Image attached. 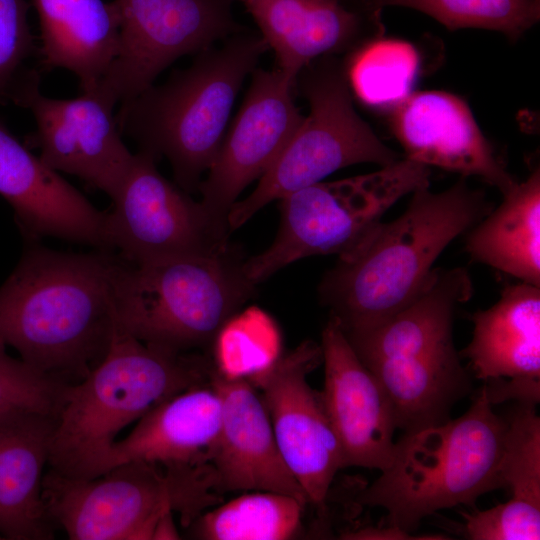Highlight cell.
I'll list each match as a JSON object with an SVG mask.
<instances>
[{
    "mask_svg": "<svg viewBox=\"0 0 540 540\" xmlns=\"http://www.w3.org/2000/svg\"><path fill=\"white\" fill-rule=\"evenodd\" d=\"M390 113L391 129L405 158L480 177L503 196L517 186L460 97L444 91L416 92Z\"/></svg>",
    "mask_w": 540,
    "mask_h": 540,
    "instance_id": "cell-20",
    "label": "cell"
},
{
    "mask_svg": "<svg viewBox=\"0 0 540 540\" xmlns=\"http://www.w3.org/2000/svg\"><path fill=\"white\" fill-rule=\"evenodd\" d=\"M472 295L466 268L434 269L417 296L392 317L344 333L386 393L403 433L445 423L453 406L471 392L452 329L457 305Z\"/></svg>",
    "mask_w": 540,
    "mask_h": 540,
    "instance_id": "cell-3",
    "label": "cell"
},
{
    "mask_svg": "<svg viewBox=\"0 0 540 540\" xmlns=\"http://www.w3.org/2000/svg\"><path fill=\"white\" fill-rule=\"evenodd\" d=\"M421 11L449 30L481 28L518 40L540 19V0H378Z\"/></svg>",
    "mask_w": 540,
    "mask_h": 540,
    "instance_id": "cell-28",
    "label": "cell"
},
{
    "mask_svg": "<svg viewBox=\"0 0 540 540\" xmlns=\"http://www.w3.org/2000/svg\"><path fill=\"white\" fill-rule=\"evenodd\" d=\"M320 345L324 363L320 394L341 446L344 468L383 471L392 459L397 429L391 403L330 316Z\"/></svg>",
    "mask_w": 540,
    "mask_h": 540,
    "instance_id": "cell-19",
    "label": "cell"
},
{
    "mask_svg": "<svg viewBox=\"0 0 540 540\" xmlns=\"http://www.w3.org/2000/svg\"><path fill=\"white\" fill-rule=\"evenodd\" d=\"M296 92L309 102L310 113L254 191L233 204L227 216L230 231L268 203L338 169L365 162L383 167L399 160L354 109L345 57L323 56L310 62L296 78Z\"/></svg>",
    "mask_w": 540,
    "mask_h": 540,
    "instance_id": "cell-10",
    "label": "cell"
},
{
    "mask_svg": "<svg viewBox=\"0 0 540 540\" xmlns=\"http://www.w3.org/2000/svg\"><path fill=\"white\" fill-rule=\"evenodd\" d=\"M152 154L138 151L106 214L107 250L142 263L230 248V230L215 222L200 201L164 178Z\"/></svg>",
    "mask_w": 540,
    "mask_h": 540,
    "instance_id": "cell-11",
    "label": "cell"
},
{
    "mask_svg": "<svg viewBox=\"0 0 540 540\" xmlns=\"http://www.w3.org/2000/svg\"><path fill=\"white\" fill-rule=\"evenodd\" d=\"M268 49L260 33L244 29L221 48L198 53L190 67L121 104L120 131L140 151L165 156L182 190H198L218 153L236 95Z\"/></svg>",
    "mask_w": 540,
    "mask_h": 540,
    "instance_id": "cell-6",
    "label": "cell"
},
{
    "mask_svg": "<svg viewBox=\"0 0 540 540\" xmlns=\"http://www.w3.org/2000/svg\"><path fill=\"white\" fill-rule=\"evenodd\" d=\"M180 535L173 522V512L169 511L159 519L152 539H180Z\"/></svg>",
    "mask_w": 540,
    "mask_h": 540,
    "instance_id": "cell-34",
    "label": "cell"
},
{
    "mask_svg": "<svg viewBox=\"0 0 540 540\" xmlns=\"http://www.w3.org/2000/svg\"><path fill=\"white\" fill-rule=\"evenodd\" d=\"M428 166L404 158L380 170L332 182H317L281 198L273 243L244 260L254 285L308 256L352 255L371 236L384 213L419 187L429 186Z\"/></svg>",
    "mask_w": 540,
    "mask_h": 540,
    "instance_id": "cell-9",
    "label": "cell"
},
{
    "mask_svg": "<svg viewBox=\"0 0 540 540\" xmlns=\"http://www.w3.org/2000/svg\"><path fill=\"white\" fill-rule=\"evenodd\" d=\"M322 361L321 345L308 340L244 374L265 404L283 459L310 504L321 510L337 472L344 468L321 394L307 381Z\"/></svg>",
    "mask_w": 540,
    "mask_h": 540,
    "instance_id": "cell-13",
    "label": "cell"
},
{
    "mask_svg": "<svg viewBox=\"0 0 540 540\" xmlns=\"http://www.w3.org/2000/svg\"><path fill=\"white\" fill-rule=\"evenodd\" d=\"M46 68L71 71L83 92L95 90L117 50L119 16L103 0H33Z\"/></svg>",
    "mask_w": 540,
    "mask_h": 540,
    "instance_id": "cell-24",
    "label": "cell"
},
{
    "mask_svg": "<svg viewBox=\"0 0 540 540\" xmlns=\"http://www.w3.org/2000/svg\"><path fill=\"white\" fill-rule=\"evenodd\" d=\"M56 417L26 409L0 412V536L54 538L42 498L44 467Z\"/></svg>",
    "mask_w": 540,
    "mask_h": 540,
    "instance_id": "cell-23",
    "label": "cell"
},
{
    "mask_svg": "<svg viewBox=\"0 0 540 540\" xmlns=\"http://www.w3.org/2000/svg\"><path fill=\"white\" fill-rule=\"evenodd\" d=\"M121 257L30 248L0 287V345L42 376L83 381L101 362L117 326Z\"/></svg>",
    "mask_w": 540,
    "mask_h": 540,
    "instance_id": "cell-1",
    "label": "cell"
},
{
    "mask_svg": "<svg viewBox=\"0 0 540 540\" xmlns=\"http://www.w3.org/2000/svg\"><path fill=\"white\" fill-rule=\"evenodd\" d=\"M276 57V68L296 82L323 56L347 57L383 38L378 0H238Z\"/></svg>",
    "mask_w": 540,
    "mask_h": 540,
    "instance_id": "cell-16",
    "label": "cell"
},
{
    "mask_svg": "<svg viewBox=\"0 0 540 540\" xmlns=\"http://www.w3.org/2000/svg\"><path fill=\"white\" fill-rule=\"evenodd\" d=\"M234 1L114 0L118 45L96 90L115 104L126 103L178 58L244 30L233 17Z\"/></svg>",
    "mask_w": 540,
    "mask_h": 540,
    "instance_id": "cell-12",
    "label": "cell"
},
{
    "mask_svg": "<svg viewBox=\"0 0 540 540\" xmlns=\"http://www.w3.org/2000/svg\"><path fill=\"white\" fill-rule=\"evenodd\" d=\"M472 339L460 357L483 381L492 405L540 402V287L508 285L490 308L472 314Z\"/></svg>",
    "mask_w": 540,
    "mask_h": 540,
    "instance_id": "cell-17",
    "label": "cell"
},
{
    "mask_svg": "<svg viewBox=\"0 0 540 540\" xmlns=\"http://www.w3.org/2000/svg\"><path fill=\"white\" fill-rule=\"evenodd\" d=\"M42 498L55 528L71 540L152 539L166 512L187 527L221 502L210 464L163 466L144 461L118 464L91 479L52 469L43 476Z\"/></svg>",
    "mask_w": 540,
    "mask_h": 540,
    "instance_id": "cell-8",
    "label": "cell"
},
{
    "mask_svg": "<svg viewBox=\"0 0 540 540\" xmlns=\"http://www.w3.org/2000/svg\"><path fill=\"white\" fill-rule=\"evenodd\" d=\"M38 85V76L29 79L14 100L32 112L36 125L32 143L39 157L112 199L134 155L121 139L115 103L96 89L72 99L50 98Z\"/></svg>",
    "mask_w": 540,
    "mask_h": 540,
    "instance_id": "cell-14",
    "label": "cell"
},
{
    "mask_svg": "<svg viewBox=\"0 0 540 540\" xmlns=\"http://www.w3.org/2000/svg\"><path fill=\"white\" fill-rule=\"evenodd\" d=\"M0 195L32 239L55 237L107 250L106 214L0 123Z\"/></svg>",
    "mask_w": 540,
    "mask_h": 540,
    "instance_id": "cell-21",
    "label": "cell"
},
{
    "mask_svg": "<svg viewBox=\"0 0 540 540\" xmlns=\"http://www.w3.org/2000/svg\"><path fill=\"white\" fill-rule=\"evenodd\" d=\"M471 540H539L540 506L516 498L490 509L461 513Z\"/></svg>",
    "mask_w": 540,
    "mask_h": 540,
    "instance_id": "cell-31",
    "label": "cell"
},
{
    "mask_svg": "<svg viewBox=\"0 0 540 540\" xmlns=\"http://www.w3.org/2000/svg\"><path fill=\"white\" fill-rule=\"evenodd\" d=\"M306 505L283 493L252 491L205 510L186 528L199 540H288L301 531Z\"/></svg>",
    "mask_w": 540,
    "mask_h": 540,
    "instance_id": "cell-26",
    "label": "cell"
},
{
    "mask_svg": "<svg viewBox=\"0 0 540 540\" xmlns=\"http://www.w3.org/2000/svg\"><path fill=\"white\" fill-rule=\"evenodd\" d=\"M493 209L462 176L442 192L422 186L407 209L381 222L352 255L323 277L320 299L344 333L375 327L408 305L445 248Z\"/></svg>",
    "mask_w": 540,
    "mask_h": 540,
    "instance_id": "cell-2",
    "label": "cell"
},
{
    "mask_svg": "<svg viewBox=\"0 0 540 540\" xmlns=\"http://www.w3.org/2000/svg\"><path fill=\"white\" fill-rule=\"evenodd\" d=\"M5 348L0 345V412L26 409L56 417L66 385L42 376L21 359L12 358Z\"/></svg>",
    "mask_w": 540,
    "mask_h": 540,
    "instance_id": "cell-30",
    "label": "cell"
},
{
    "mask_svg": "<svg viewBox=\"0 0 540 540\" xmlns=\"http://www.w3.org/2000/svg\"><path fill=\"white\" fill-rule=\"evenodd\" d=\"M492 406L482 385L460 417L403 433L388 467L360 489L355 503L384 509L385 525L412 534L425 517L471 506L485 493L504 488L506 419Z\"/></svg>",
    "mask_w": 540,
    "mask_h": 540,
    "instance_id": "cell-5",
    "label": "cell"
},
{
    "mask_svg": "<svg viewBox=\"0 0 540 540\" xmlns=\"http://www.w3.org/2000/svg\"><path fill=\"white\" fill-rule=\"evenodd\" d=\"M210 384L218 393L222 416L212 453L217 491H272L310 504L277 444L265 404L244 374L213 369Z\"/></svg>",
    "mask_w": 540,
    "mask_h": 540,
    "instance_id": "cell-18",
    "label": "cell"
},
{
    "mask_svg": "<svg viewBox=\"0 0 540 540\" xmlns=\"http://www.w3.org/2000/svg\"><path fill=\"white\" fill-rule=\"evenodd\" d=\"M475 224L467 236L469 256L540 287V172L530 176Z\"/></svg>",
    "mask_w": 540,
    "mask_h": 540,
    "instance_id": "cell-25",
    "label": "cell"
},
{
    "mask_svg": "<svg viewBox=\"0 0 540 540\" xmlns=\"http://www.w3.org/2000/svg\"><path fill=\"white\" fill-rule=\"evenodd\" d=\"M345 61L351 91L374 109L392 110L412 94L420 68L416 48L398 39L372 41Z\"/></svg>",
    "mask_w": 540,
    "mask_h": 540,
    "instance_id": "cell-27",
    "label": "cell"
},
{
    "mask_svg": "<svg viewBox=\"0 0 540 540\" xmlns=\"http://www.w3.org/2000/svg\"><path fill=\"white\" fill-rule=\"evenodd\" d=\"M216 365L207 354L176 353L145 344L117 323L101 362L63 392L48 467L71 478L104 474L122 429L166 399L208 384Z\"/></svg>",
    "mask_w": 540,
    "mask_h": 540,
    "instance_id": "cell-4",
    "label": "cell"
},
{
    "mask_svg": "<svg viewBox=\"0 0 540 540\" xmlns=\"http://www.w3.org/2000/svg\"><path fill=\"white\" fill-rule=\"evenodd\" d=\"M222 416L210 382L176 394L142 416L124 439L115 441L105 472L127 461L163 466L210 464Z\"/></svg>",
    "mask_w": 540,
    "mask_h": 540,
    "instance_id": "cell-22",
    "label": "cell"
},
{
    "mask_svg": "<svg viewBox=\"0 0 540 540\" xmlns=\"http://www.w3.org/2000/svg\"><path fill=\"white\" fill-rule=\"evenodd\" d=\"M342 539H368V540H407L420 539L408 532L393 526L365 527L359 530L347 531L341 534Z\"/></svg>",
    "mask_w": 540,
    "mask_h": 540,
    "instance_id": "cell-33",
    "label": "cell"
},
{
    "mask_svg": "<svg viewBox=\"0 0 540 540\" xmlns=\"http://www.w3.org/2000/svg\"><path fill=\"white\" fill-rule=\"evenodd\" d=\"M34 49L26 0H0V98L12 92Z\"/></svg>",
    "mask_w": 540,
    "mask_h": 540,
    "instance_id": "cell-32",
    "label": "cell"
},
{
    "mask_svg": "<svg viewBox=\"0 0 540 540\" xmlns=\"http://www.w3.org/2000/svg\"><path fill=\"white\" fill-rule=\"evenodd\" d=\"M296 82L279 69H255L244 101L201 181L200 203L229 229L237 197L274 163L304 120L294 101Z\"/></svg>",
    "mask_w": 540,
    "mask_h": 540,
    "instance_id": "cell-15",
    "label": "cell"
},
{
    "mask_svg": "<svg viewBox=\"0 0 540 540\" xmlns=\"http://www.w3.org/2000/svg\"><path fill=\"white\" fill-rule=\"evenodd\" d=\"M243 262L232 247L142 263L121 257L117 323L145 344L168 351L208 350L254 294L256 285L247 279Z\"/></svg>",
    "mask_w": 540,
    "mask_h": 540,
    "instance_id": "cell-7",
    "label": "cell"
},
{
    "mask_svg": "<svg viewBox=\"0 0 540 540\" xmlns=\"http://www.w3.org/2000/svg\"><path fill=\"white\" fill-rule=\"evenodd\" d=\"M0 539H2V537L0 536Z\"/></svg>",
    "mask_w": 540,
    "mask_h": 540,
    "instance_id": "cell-35",
    "label": "cell"
},
{
    "mask_svg": "<svg viewBox=\"0 0 540 540\" xmlns=\"http://www.w3.org/2000/svg\"><path fill=\"white\" fill-rule=\"evenodd\" d=\"M536 406L515 402L505 416L501 477L512 498L540 506V418Z\"/></svg>",
    "mask_w": 540,
    "mask_h": 540,
    "instance_id": "cell-29",
    "label": "cell"
}]
</instances>
